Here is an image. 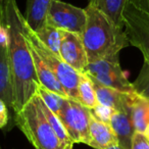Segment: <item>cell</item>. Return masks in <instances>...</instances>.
I'll return each instance as SVG.
<instances>
[{
	"label": "cell",
	"instance_id": "cb8c5ba5",
	"mask_svg": "<svg viewBox=\"0 0 149 149\" xmlns=\"http://www.w3.org/2000/svg\"><path fill=\"white\" fill-rule=\"evenodd\" d=\"M9 118H10V113H9L8 107L3 100L0 99V129L4 128L6 125H8Z\"/></svg>",
	"mask_w": 149,
	"mask_h": 149
},
{
	"label": "cell",
	"instance_id": "5bb4252c",
	"mask_svg": "<svg viewBox=\"0 0 149 149\" xmlns=\"http://www.w3.org/2000/svg\"><path fill=\"white\" fill-rule=\"evenodd\" d=\"M52 0H27L25 19L34 32L46 26L47 13Z\"/></svg>",
	"mask_w": 149,
	"mask_h": 149
},
{
	"label": "cell",
	"instance_id": "603a6c76",
	"mask_svg": "<svg viewBox=\"0 0 149 149\" xmlns=\"http://www.w3.org/2000/svg\"><path fill=\"white\" fill-rule=\"evenodd\" d=\"M131 149H149V138L140 132H135Z\"/></svg>",
	"mask_w": 149,
	"mask_h": 149
},
{
	"label": "cell",
	"instance_id": "e0dca14e",
	"mask_svg": "<svg viewBox=\"0 0 149 149\" xmlns=\"http://www.w3.org/2000/svg\"><path fill=\"white\" fill-rule=\"evenodd\" d=\"M92 77L96 81H98L100 84H102L104 86L113 88V89L125 92V93H129V94L136 93L134 87H133V84L128 81V79L125 76V72H123L122 68L114 70H110V72H104V74L92 76Z\"/></svg>",
	"mask_w": 149,
	"mask_h": 149
},
{
	"label": "cell",
	"instance_id": "8fae6325",
	"mask_svg": "<svg viewBox=\"0 0 149 149\" xmlns=\"http://www.w3.org/2000/svg\"><path fill=\"white\" fill-rule=\"evenodd\" d=\"M93 112V111H92ZM89 132L91 137V146L94 149H107L118 145L114 131L108 123L100 120L92 113L89 123Z\"/></svg>",
	"mask_w": 149,
	"mask_h": 149
},
{
	"label": "cell",
	"instance_id": "ffe728a7",
	"mask_svg": "<svg viewBox=\"0 0 149 149\" xmlns=\"http://www.w3.org/2000/svg\"><path fill=\"white\" fill-rule=\"evenodd\" d=\"M35 34L51 51L56 54H59L61 30L55 29L46 24V26H44L39 31L35 32Z\"/></svg>",
	"mask_w": 149,
	"mask_h": 149
},
{
	"label": "cell",
	"instance_id": "44dd1931",
	"mask_svg": "<svg viewBox=\"0 0 149 149\" xmlns=\"http://www.w3.org/2000/svg\"><path fill=\"white\" fill-rule=\"evenodd\" d=\"M132 84L138 95L149 100V64L147 62L144 61L138 77Z\"/></svg>",
	"mask_w": 149,
	"mask_h": 149
},
{
	"label": "cell",
	"instance_id": "484cf974",
	"mask_svg": "<svg viewBox=\"0 0 149 149\" xmlns=\"http://www.w3.org/2000/svg\"><path fill=\"white\" fill-rule=\"evenodd\" d=\"M107 149H123V148L120 146V145H116V146H112V147H110V148H107Z\"/></svg>",
	"mask_w": 149,
	"mask_h": 149
},
{
	"label": "cell",
	"instance_id": "d6986e66",
	"mask_svg": "<svg viewBox=\"0 0 149 149\" xmlns=\"http://www.w3.org/2000/svg\"><path fill=\"white\" fill-rule=\"evenodd\" d=\"M78 93H79V102H81L86 107L94 109L98 106L93 84L87 74L82 72L79 86H78Z\"/></svg>",
	"mask_w": 149,
	"mask_h": 149
},
{
	"label": "cell",
	"instance_id": "52a82bcc",
	"mask_svg": "<svg viewBox=\"0 0 149 149\" xmlns=\"http://www.w3.org/2000/svg\"><path fill=\"white\" fill-rule=\"evenodd\" d=\"M124 30L130 45L141 51L149 64V13L139 10L128 3L123 13Z\"/></svg>",
	"mask_w": 149,
	"mask_h": 149
},
{
	"label": "cell",
	"instance_id": "83f0119b",
	"mask_svg": "<svg viewBox=\"0 0 149 149\" xmlns=\"http://www.w3.org/2000/svg\"><path fill=\"white\" fill-rule=\"evenodd\" d=\"M1 1H2V0H0V2H1Z\"/></svg>",
	"mask_w": 149,
	"mask_h": 149
},
{
	"label": "cell",
	"instance_id": "277c9868",
	"mask_svg": "<svg viewBox=\"0 0 149 149\" xmlns=\"http://www.w3.org/2000/svg\"><path fill=\"white\" fill-rule=\"evenodd\" d=\"M23 28L24 35L27 41L36 49L41 58L44 60L47 66L52 70L55 77L61 84L62 88L65 91L68 98L79 101V93H78V86L81 79L82 72L76 70L74 68L68 65L59 54L54 53L49 49L31 29L28 23L26 22L25 17H23Z\"/></svg>",
	"mask_w": 149,
	"mask_h": 149
},
{
	"label": "cell",
	"instance_id": "8992f818",
	"mask_svg": "<svg viewBox=\"0 0 149 149\" xmlns=\"http://www.w3.org/2000/svg\"><path fill=\"white\" fill-rule=\"evenodd\" d=\"M46 24L62 31L83 35L87 24L85 8L74 6L61 0H52Z\"/></svg>",
	"mask_w": 149,
	"mask_h": 149
},
{
	"label": "cell",
	"instance_id": "7402d4cb",
	"mask_svg": "<svg viewBox=\"0 0 149 149\" xmlns=\"http://www.w3.org/2000/svg\"><path fill=\"white\" fill-rule=\"evenodd\" d=\"M37 93L39 94V96L41 97V99L43 100V102L57 116V113L59 112L60 106H61V102L63 98L62 96L58 95V94L54 93V92L49 91L48 89H46L45 87H43L42 85L38 86Z\"/></svg>",
	"mask_w": 149,
	"mask_h": 149
},
{
	"label": "cell",
	"instance_id": "4fadbf2b",
	"mask_svg": "<svg viewBox=\"0 0 149 149\" xmlns=\"http://www.w3.org/2000/svg\"><path fill=\"white\" fill-rule=\"evenodd\" d=\"M109 125L116 135L118 145L123 149H131L132 139L135 134L134 125L129 112L112 110L109 118Z\"/></svg>",
	"mask_w": 149,
	"mask_h": 149
},
{
	"label": "cell",
	"instance_id": "6da1fadb",
	"mask_svg": "<svg viewBox=\"0 0 149 149\" xmlns=\"http://www.w3.org/2000/svg\"><path fill=\"white\" fill-rule=\"evenodd\" d=\"M3 10L9 34V66L13 90V112L15 116L37 93L40 83L36 74L31 51L24 35V15L17 6V0H4Z\"/></svg>",
	"mask_w": 149,
	"mask_h": 149
},
{
	"label": "cell",
	"instance_id": "9c48e42d",
	"mask_svg": "<svg viewBox=\"0 0 149 149\" xmlns=\"http://www.w3.org/2000/svg\"><path fill=\"white\" fill-rule=\"evenodd\" d=\"M59 55L68 65L76 70L85 72L89 61L81 35L61 30Z\"/></svg>",
	"mask_w": 149,
	"mask_h": 149
},
{
	"label": "cell",
	"instance_id": "ba28073f",
	"mask_svg": "<svg viewBox=\"0 0 149 149\" xmlns=\"http://www.w3.org/2000/svg\"><path fill=\"white\" fill-rule=\"evenodd\" d=\"M9 34L4 21V10L0 17V99L6 103L11 110L13 124V90L11 83L10 66L8 54Z\"/></svg>",
	"mask_w": 149,
	"mask_h": 149
},
{
	"label": "cell",
	"instance_id": "2e32d148",
	"mask_svg": "<svg viewBox=\"0 0 149 149\" xmlns=\"http://www.w3.org/2000/svg\"><path fill=\"white\" fill-rule=\"evenodd\" d=\"M128 3L129 0H89L88 4L104 13L114 25L124 28L123 13Z\"/></svg>",
	"mask_w": 149,
	"mask_h": 149
},
{
	"label": "cell",
	"instance_id": "7a4b0ae2",
	"mask_svg": "<svg viewBox=\"0 0 149 149\" xmlns=\"http://www.w3.org/2000/svg\"><path fill=\"white\" fill-rule=\"evenodd\" d=\"M87 24L82 39L88 61L118 56L120 51L130 45L124 28L114 25L104 13L88 4Z\"/></svg>",
	"mask_w": 149,
	"mask_h": 149
},
{
	"label": "cell",
	"instance_id": "9a60e30c",
	"mask_svg": "<svg viewBox=\"0 0 149 149\" xmlns=\"http://www.w3.org/2000/svg\"><path fill=\"white\" fill-rule=\"evenodd\" d=\"M130 113L135 131L149 138V100L136 94L131 104Z\"/></svg>",
	"mask_w": 149,
	"mask_h": 149
},
{
	"label": "cell",
	"instance_id": "3957f363",
	"mask_svg": "<svg viewBox=\"0 0 149 149\" xmlns=\"http://www.w3.org/2000/svg\"><path fill=\"white\" fill-rule=\"evenodd\" d=\"M13 125L19 127L35 149H64L40 106L38 93L15 114Z\"/></svg>",
	"mask_w": 149,
	"mask_h": 149
},
{
	"label": "cell",
	"instance_id": "5b68a950",
	"mask_svg": "<svg viewBox=\"0 0 149 149\" xmlns=\"http://www.w3.org/2000/svg\"><path fill=\"white\" fill-rule=\"evenodd\" d=\"M92 109L77 100L63 98L57 116L74 143H84L91 146L89 123Z\"/></svg>",
	"mask_w": 149,
	"mask_h": 149
},
{
	"label": "cell",
	"instance_id": "ac0fdd59",
	"mask_svg": "<svg viewBox=\"0 0 149 149\" xmlns=\"http://www.w3.org/2000/svg\"><path fill=\"white\" fill-rule=\"evenodd\" d=\"M38 95H39V94H38ZM40 106H41V108H42V110H43L44 114H45L46 118H47L48 123L50 124L51 128L53 129L55 134L57 135L58 139H59L62 146L64 147V149H72V146H74V143L72 142V139L70 138L68 132H66L63 125H62L61 120H60L59 118L44 103L43 100L41 99V97H40Z\"/></svg>",
	"mask_w": 149,
	"mask_h": 149
},
{
	"label": "cell",
	"instance_id": "d4e9b609",
	"mask_svg": "<svg viewBox=\"0 0 149 149\" xmlns=\"http://www.w3.org/2000/svg\"><path fill=\"white\" fill-rule=\"evenodd\" d=\"M129 3L142 10L146 13H149V0H129Z\"/></svg>",
	"mask_w": 149,
	"mask_h": 149
},
{
	"label": "cell",
	"instance_id": "4316f807",
	"mask_svg": "<svg viewBox=\"0 0 149 149\" xmlns=\"http://www.w3.org/2000/svg\"><path fill=\"white\" fill-rule=\"evenodd\" d=\"M2 13H3V6H2V4H1V2H0V17H1Z\"/></svg>",
	"mask_w": 149,
	"mask_h": 149
},
{
	"label": "cell",
	"instance_id": "30bf717a",
	"mask_svg": "<svg viewBox=\"0 0 149 149\" xmlns=\"http://www.w3.org/2000/svg\"><path fill=\"white\" fill-rule=\"evenodd\" d=\"M88 76H89V78L92 81V84H93L98 105L109 108L111 110H116V111L129 112L130 113L133 98L137 93L129 94L118 91V90H116L113 88L100 84L90 74H88Z\"/></svg>",
	"mask_w": 149,
	"mask_h": 149
},
{
	"label": "cell",
	"instance_id": "7c38bea8",
	"mask_svg": "<svg viewBox=\"0 0 149 149\" xmlns=\"http://www.w3.org/2000/svg\"><path fill=\"white\" fill-rule=\"evenodd\" d=\"M27 43L30 48V51H31L32 57H33L36 74H37V78H38V80H39L40 85L45 87L46 89H48L49 91L54 92V93L62 96V97L68 98L65 91H64V89L62 88L61 84L59 83L57 78L55 77V74L52 72V70H50L47 66V64L44 62V60L41 58L39 53L36 51L35 48H34L28 41H27Z\"/></svg>",
	"mask_w": 149,
	"mask_h": 149
}]
</instances>
